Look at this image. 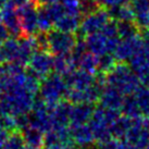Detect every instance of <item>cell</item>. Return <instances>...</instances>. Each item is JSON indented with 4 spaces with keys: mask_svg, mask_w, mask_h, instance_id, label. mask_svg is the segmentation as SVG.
I'll use <instances>...</instances> for the list:
<instances>
[{
    "mask_svg": "<svg viewBox=\"0 0 149 149\" xmlns=\"http://www.w3.org/2000/svg\"><path fill=\"white\" fill-rule=\"evenodd\" d=\"M119 114L118 110H112L107 108L98 107L95 108L91 119L88 121V124L91 128V132L95 138V141L101 143L111 138V124L116 120Z\"/></svg>",
    "mask_w": 149,
    "mask_h": 149,
    "instance_id": "1",
    "label": "cell"
},
{
    "mask_svg": "<svg viewBox=\"0 0 149 149\" xmlns=\"http://www.w3.org/2000/svg\"><path fill=\"white\" fill-rule=\"evenodd\" d=\"M106 82L116 87L123 95H130L141 85L137 76L126 64L119 63L112 68L106 74Z\"/></svg>",
    "mask_w": 149,
    "mask_h": 149,
    "instance_id": "2",
    "label": "cell"
},
{
    "mask_svg": "<svg viewBox=\"0 0 149 149\" xmlns=\"http://www.w3.org/2000/svg\"><path fill=\"white\" fill-rule=\"evenodd\" d=\"M40 82L39 91L40 98L49 104H54L62 100L68 93V85L62 75L57 73H50L44 77Z\"/></svg>",
    "mask_w": 149,
    "mask_h": 149,
    "instance_id": "3",
    "label": "cell"
},
{
    "mask_svg": "<svg viewBox=\"0 0 149 149\" xmlns=\"http://www.w3.org/2000/svg\"><path fill=\"white\" fill-rule=\"evenodd\" d=\"M46 37L47 50H49L54 56L70 54L76 42L73 33H66L59 29H50L46 33Z\"/></svg>",
    "mask_w": 149,
    "mask_h": 149,
    "instance_id": "4",
    "label": "cell"
},
{
    "mask_svg": "<svg viewBox=\"0 0 149 149\" xmlns=\"http://www.w3.org/2000/svg\"><path fill=\"white\" fill-rule=\"evenodd\" d=\"M119 40H120L119 37L109 38L102 32L99 31L97 33L87 35L86 39L84 42L86 45L87 51H89L91 54L98 57V56H101L107 52L113 54Z\"/></svg>",
    "mask_w": 149,
    "mask_h": 149,
    "instance_id": "5",
    "label": "cell"
},
{
    "mask_svg": "<svg viewBox=\"0 0 149 149\" xmlns=\"http://www.w3.org/2000/svg\"><path fill=\"white\" fill-rule=\"evenodd\" d=\"M124 138L131 145L145 148L149 141V119L144 116L133 119Z\"/></svg>",
    "mask_w": 149,
    "mask_h": 149,
    "instance_id": "6",
    "label": "cell"
},
{
    "mask_svg": "<svg viewBox=\"0 0 149 149\" xmlns=\"http://www.w3.org/2000/svg\"><path fill=\"white\" fill-rule=\"evenodd\" d=\"M17 9L22 36H33L38 31L37 26V6L35 1H29Z\"/></svg>",
    "mask_w": 149,
    "mask_h": 149,
    "instance_id": "7",
    "label": "cell"
},
{
    "mask_svg": "<svg viewBox=\"0 0 149 149\" xmlns=\"http://www.w3.org/2000/svg\"><path fill=\"white\" fill-rule=\"evenodd\" d=\"M52 63H54V56L50 54L48 50L37 49L29 58L27 64L29 72L37 75L39 79H44L45 76L51 73Z\"/></svg>",
    "mask_w": 149,
    "mask_h": 149,
    "instance_id": "8",
    "label": "cell"
},
{
    "mask_svg": "<svg viewBox=\"0 0 149 149\" xmlns=\"http://www.w3.org/2000/svg\"><path fill=\"white\" fill-rule=\"evenodd\" d=\"M110 20V15L107 10L104 9H97L96 11L84 15L83 20L79 23V32L82 35H89L93 33H97L101 31L104 24Z\"/></svg>",
    "mask_w": 149,
    "mask_h": 149,
    "instance_id": "9",
    "label": "cell"
},
{
    "mask_svg": "<svg viewBox=\"0 0 149 149\" xmlns=\"http://www.w3.org/2000/svg\"><path fill=\"white\" fill-rule=\"evenodd\" d=\"M141 37L139 34H136L132 37L123 38L118 42L116 49L113 51V56L116 60L120 62L128 61L133 54L141 50Z\"/></svg>",
    "mask_w": 149,
    "mask_h": 149,
    "instance_id": "10",
    "label": "cell"
},
{
    "mask_svg": "<svg viewBox=\"0 0 149 149\" xmlns=\"http://www.w3.org/2000/svg\"><path fill=\"white\" fill-rule=\"evenodd\" d=\"M0 22L6 26L9 34L12 37H20L22 36L21 24L19 19L17 9L8 2L4 7L0 9Z\"/></svg>",
    "mask_w": 149,
    "mask_h": 149,
    "instance_id": "11",
    "label": "cell"
},
{
    "mask_svg": "<svg viewBox=\"0 0 149 149\" xmlns=\"http://www.w3.org/2000/svg\"><path fill=\"white\" fill-rule=\"evenodd\" d=\"M72 104L69 100H60L57 104L51 106L50 119L51 128L64 127L70 124V113Z\"/></svg>",
    "mask_w": 149,
    "mask_h": 149,
    "instance_id": "12",
    "label": "cell"
},
{
    "mask_svg": "<svg viewBox=\"0 0 149 149\" xmlns=\"http://www.w3.org/2000/svg\"><path fill=\"white\" fill-rule=\"evenodd\" d=\"M123 99H124V95L120 91H118L116 87L111 86L109 84H106L98 100L100 102V107L119 111L121 110Z\"/></svg>",
    "mask_w": 149,
    "mask_h": 149,
    "instance_id": "13",
    "label": "cell"
},
{
    "mask_svg": "<svg viewBox=\"0 0 149 149\" xmlns=\"http://www.w3.org/2000/svg\"><path fill=\"white\" fill-rule=\"evenodd\" d=\"M95 76L86 71L79 69L73 70L69 74L65 75V83L68 85V89L73 91H83L94 83Z\"/></svg>",
    "mask_w": 149,
    "mask_h": 149,
    "instance_id": "14",
    "label": "cell"
},
{
    "mask_svg": "<svg viewBox=\"0 0 149 149\" xmlns=\"http://www.w3.org/2000/svg\"><path fill=\"white\" fill-rule=\"evenodd\" d=\"M38 48L36 36H23L19 39V48H17V56L15 62L20 63L22 65L27 64L29 58Z\"/></svg>",
    "mask_w": 149,
    "mask_h": 149,
    "instance_id": "15",
    "label": "cell"
},
{
    "mask_svg": "<svg viewBox=\"0 0 149 149\" xmlns=\"http://www.w3.org/2000/svg\"><path fill=\"white\" fill-rule=\"evenodd\" d=\"M70 133L73 144H76V145L81 146V147L91 146L95 141L91 128L88 123L71 125Z\"/></svg>",
    "mask_w": 149,
    "mask_h": 149,
    "instance_id": "16",
    "label": "cell"
},
{
    "mask_svg": "<svg viewBox=\"0 0 149 149\" xmlns=\"http://www.w3.org/2000/svg\"><path fill=\"white\" fill-rule=\"evenodd\" d=\"M94 109L95 108L93 104L88 102H79L72 104L70 113V125L88 123Z\"/></svg>",
    "mask_w": 149,
    "mask_h": 149,
    "instance_id": "17",
    "label": "cell"
},
{
    "mask_svg": "<svg viewBox=\"0 0 149 149\" xmlns=\"http://www.w3.org/2000/svg\"><path fill=\"white\" fill-rule=\"evenodd\" d=\"M82 14H73V13H63L61 17L54 21V26L56 29L66 32V33H74L79 31Z\"/></svg>",
    "mask_w": 149,
    "mask_h": 149,
    "instance_id": "18",
    "label": "cell"
},
{
    "mask_svg": "<svg viewBox=\"0 0 149 149\" xmlns=\"http://www.w3.org/2000/svg\"><path fill=\"white\" fill-rule=\"evenodd\" d=\"M134 14L135 24L138 29H147L149 15V0H133L131 3Z\"/></svg>",
    "mask_w": 149,
    "mask_h": 149,
    "instance_id": "19",
    "label": "cell"
},
{
    "mask_svg": "<svg viewBox=\"0 0 149 149\" xmlns=\"http://www.w3.org/2000/svg\"><path fill=\"white\" fill-rule=\"evenodd\" d=\"M132 95L135 98L141 116L149 119V87L139 85L133 91Z\"/></svg>",
    "mask_w": 149,
    "mask_h": 149,
    "instance_id": "20",
    "label": "cell"
},
{
    "mask_svg": "<svg viewBox=\"0 0 149 149\" xmlns=\"http://www.w3.org/2000/svg\"><path fill=\"white\" fill-rule=\"evenodd\" d=\"M75 64L71 58L70 54H57L54 56V63H52V71L54 73L65 76L70 72L74 70Z\"/></svg>",
    "mask_w": 149,
    "mask_h": 149,
    "instance_id": "21",
    "label": "cell"
},
{
    "mask_svg": "<svg viewBox=\"0 0 149 149\" xmlns=\"http://www.w3.org/2000/svg\"><path fill=\"white\" fill-rule=\"evenodd\" d=\"M21 135L24 139L26 146H35V147H42L44 145V134L38 128L34 127L32 125H27L24 128L20 130Z\"/></svg>",
    "mask_w": 149,
    "mask_h": 149,
    "instance_id": "22",
    "label": "cell"
},
{
    "mask_svg": "<svg viewBox=\"0 0 149 149\" xmlns=\"http://www.w3.org/2000/svg\"><path fill=\"white\" fill-rule=\"evenodd\" d=\"M108 13L110 15V19L118 22H134L135 14L133 11L131 4H123L120 7L107 9Z\"/></svg>",
    "mask_w": 149,
    "mask_h": 149,
    "instance_id": "23",
    "label": "cell"
},
{
    "mask_svg": "<svg viewBox=\"0 0 149 149\" xmlns=\"http://www.w3.org/2000/svg\"><path fill=\"white\" fill-rule=\"evenodd\" d=\"M132 120L133 119L124 116V114L118 116L116 120L112 122L111 127H110L112 137H116V139H123L132 124Z\"/></svg>",
    "mask_w": 149,
    "mask_h": 149,
    "instance_id": "24",
    "label": "cell"
},
{
    "mask_svg": "<svg viewBox=\"0 0 149 149\" xmlns=\"http://www.w3.org/2000/svg\"><path fill=\"white\" fill-rule=\"evenodd\" d=\"M37 26L38 31H40L42 33H47L54 27V20L44 4L37 9Z\"/></svg>",
    "mask_w": 149,
    "mask_h": 149,
    "instance_id": "25",
    "label": "cell"
},
{
    "mask_svg": "<svg viewBox=\"0 0 149 149\" xmlns=\"http://www.w3.org/2000/svg\"><path fill=\"white\" fill-rule=\"evenodd\" d=\"M79 69L86 71L91 74H95L98 71V64H97V57L95 54H91L89 51H86L85 54L79 58L77 65Z\"/></svg>",
    "mask_w": 149,
    "mask_h": 149,
    "instance_id": "26",
    "label": "cell"
},
{
    "mask_svg": "<svg viewBox=\"0 0 149 149\" xmlns=\"http://www.w3.org/2000/svg\"><path fill=\"white\" fill-rule=\"evenodd\" d=\"M121 110H122L124 116H128L131 119H136V118L141 116L139 109H138L136 101H135V98L133 97L132 94L126 95V97H124Z\"/></svg>",
    "mask_w": 149,
    "mask_h": 149,
    "instance_id": "27",
    "label": "cell"
},
{
    "mask_svg": "<svg viewBox=\"0 0 149 149\" xmlns=\"http://www.w3.org/2000/svg\"><path fill=\"white\" fill-rule=\"evenodd\" d=\"M116 29H118V36L120 39L132 37L138 34V27L133 22H118Z\"/></svg>",
    "mask_w": 149,
    "mask_h": 149,
    "instance_id": "28",
    "label": "cell"
},
{
    "mask_svg": "<svg viewBox=\"0 0 149 149\" xmlns=\"http://www.w3.org/2000/svg\"><path fill=\"white\" fill-rule=\"evenodd\" d=\"M116 60L114 58V56H113V54H110V52H107V54H104L97 57L98 71L100 73H104V74H107L108 72L116 64Z\"/></svg>",
    "mask_w": 149,
    "mask_h": 149,
    "instance_id": "29",
    "label": "cell"
},
{
    "mask_svg": "<svg viewBox=\"0 0 149 149\" xmlns=\"http://www.w3.org/2000/svg\"><path fill=\"white\" fill-rule=\"evenodd\" d=\"M26 144L20 132H12L4 143L2 149H25Z\"/></svg>",
    "mask_w": 149,
    "mask_h": 149,
    "instance_id": "30",
    "label": "cell"
},
{
    "mask_svg": "<svg viewBox=\"0 0 149 149\" xmlns=\"http://www.w3.org/2000/svg\"><path fill=\"white\" fill-rule=\"evenodd\" d=\"M100 6L98 0H81L79 2V12L83 15L89 14V13L96 11L97 9H99Z\"/></svg>",
    "mask_w": 149,
    "mask_h": 149,
    "instance_id": "31",
    "label": "cell"
},
{
    "mask_svg": "<svg viewBox=\"0 0 149 149\" xmlns=\"http://www.w3.org/2000/svg\"><path fill=\"white\" fill-rule=\"evenodd\" d=\"M100 6H102L104 8H114V7H120L123 4L128 3L130 0H98Z\"/></svg>",
    "mask_w": 149,
    "mask_h": 149,
    "instance_id": "32",
    "label": "cell"
},
{
    "mask_svg": "<svg viewBox=\"0 0 149 149\" xmlns=\"http://www.w3.org/2000/svg\"><path fill=\"white\" fill-rule=\"evenodd\" d=\"M9 134H10V131H8L7 128L2 127V126H0V149H2L7 138L9 137Z\"/></svg>",
    "mask_w": 149,
    "mask_h": 149,
    "instance_id": "33",
    "label": "cell"
},
{
    "mask_svg": "<svg viewBox=\"0 0 149 149\" xmlns=\"http://www.w3.org/2000/svg\"><path fill=\"white\" fill-rule=\"evenodd\" d=\"M9 35H10V34H9L8 29H6V26L0 22V45L4 42L7 38H9Z\"/></svg>",
    "mask_w": 149,
    "mask_h": 149,
    "instance_id": "34",
    "label": "cell"
},
{
    "mask_svg": "<svg viewBox=\"0 0 149 149\" xmlns=\"http://www.w3.org/2000/svg\"><path fill=\"white\" fill-rule=\"evenodd\" d=\"M29 1H32V0H8V2H10L15 8H20L22 6L26 4L27 2H29Z\"/></svg>",
    "mask_w": 149,
    "mask_h": 149,
    "instance_id": "35",
    "label": "cell"
},
{
    "mask_svg": "<svg viewBox=\"0 0 149 149\" xmlns=\"http://www.w3.org/2000/svg\"><path fill=\"white\" fill-rule=\"evenodd\" d=\"M45 149H70V148L64 145H61V144H52V145H46Z\"/></svg>",
    "mask_w": 149,
    "mask_h": 149,
    "instance_id": "36",
    "label": "cell"
},
{
    "mask_svg": "<svg viewBox=\"0 0 149 149\" xmlns=\"http://www.w3.org/2000/svg\"><path fill=\"white\" fill-rule=\"evenodd\" d=\"M7 3H8V0H0V9L2 8V7H4Z\"/></svg>",
    "mask_w": 149,
    "mask_h": 149,
    "instance_id": "37",
    "label": "cell"
},
{
    "mask_svg": "<svg viewBox=\"0 0 149 149\" xmlns=\"http://www.w3.org/2000/svg\"><path fill=\"white\" fill-rule=\"evenodd\" d=\"M25 149H42L40 147H35V146H26Z\"/></svg>",
    "mask_w": 149,
    "mask_h": 149,
    "instance_id": "38",
    "label": "cell"
},
{
    "mask_svg": "<svg viewBox=\"0 0 149 149\" xmlns=\"http://www.w3.org/2000/svg\"><path fill=\"white\" fill-rule=\"evenodd\" d=\"M70 149H85V147H74V148H70Z\"/></svg>",
    "mask_w": 149,
    "mask_h": 149,
    "instance_id": "39",
    "label": "cell"
},
{
    "mask_svg": "<svg viewBox=\"0 0 149 149\" xmlns=\"http://www.w3.org/2000/svg\"><path fill=\"white\" fill-rule=\"evenodd\" d=\"M145 149H149V141H148V143H147V145H146Z\"/></svg>",
    "mask_w": 149,
    "mask_h": 149,
    "instance_id": "40",
    "label": "cell"
},
{
    "mask_svg": "<svg viewBox=\"0 0 149 149\" xmlns=\"http://www.w3.org/2000/svg\"><path fill=\"white\" fill-rule=\"evenodd\" d=\"M147 29H149V15H148V26H147Z\"/></svg>",
    "mask_w": 149,
    "mask_h": 149,
    "instance_id": "41",
    "label": "cell"
},
{
    "mask_svg": "<svg viewBox=\"0 0 149 149\" xmlns=\"http://www.w3.org/2000/svg\"><path fill=\"white\" fill-rule=\"evenodd\" d=\"M33 1H35V2H36V1H37V0H33Z\"/></svg>",
    "mask_w": 149,
    "mask_h": 149,
    "instance_id": "42",
    "label": "cell"
}]
</instances>
